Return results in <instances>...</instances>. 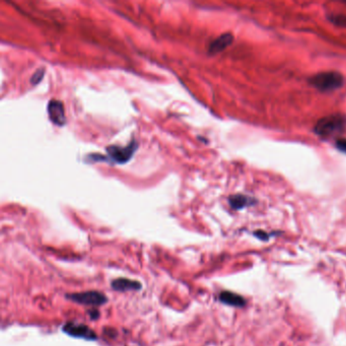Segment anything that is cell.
<instances>
[{
	"label": "cell",
	"mask_w": 346,
	"mask_h": 346,
	"mask_svg": "<svg viewBox=\"0 0 346 346\" xmlns=\"http://www.w3.org/2000/svg\"><path fill=\"white\" fill-rule=\"evenodd\" d=\"M346 128V115L331 114L319 119L315 125L314 132L318 136L328 137L342 132Z\"/></svg>",
	"instance_id": "cell-1"
},
{
	"label": "cell",
	"mask_w": 346,
	"mask_h": 346,
	"mask_svg": "<svg viewBox=\"0 0 346 346\" xmlns=\"http://www.w3.org/2000/svg\"><path fill=\"white\" fill-rule=\"evenodd\" d=\"M309 83L320 91L328 92L340 88L344 84V77L336 71H325L311 76Z\"/></svg>",
	"instance_id": "cell-2"
},
{
	"label": "cell",
	"mask_w": 346,
	"mask_h": 346,
	"mask_svg": "<svg viewBox=\"0 0 346 346\" xmlns=\"http://www.w3.org/2000/svg\"><path fill=\"white\" fill-rule=\"evenodd\" d=\"M66 299L80 305L99 307L108 303V298L101 292L98 291H87L81 293L66 294Z\"/></svg>",
	"instance_id": "cell-3"
},
{
	"label": "cell",
	"mask_w": 346,
	"mask_h": 346,
	"mask_svg": "<svg viewBox=\"0 0 346 346\" xmlns=\"http://www.w3.org/2000/svg\"><path fill=\"white\" fill-rule=\"evenodd\" d=\"M62 330L63 332H65L66 334L75 338H82L90 341H94L98 339V334L90 327L82 323L67 322L65 325H63Z\"/></svg>",
	"instance_id": "cell-4"
},
{
	"label": "cell",
	"mask_w": 346,
	"mask_h": 346,
	"mask_svg": "<svg viewBox=\"0 0 346 346\" xmlns=\"http://www.w3.org/2000/svg\"><path fill=\"white\" fill-rule=\"evenodd\" d=\"M137 148V143L135 140H132L126 147H120L117 145H111L107 147V152L111 160L117 164L127 163L133 155Z\"/></svg>",
	"instance_id": "cell-5"
},
{
	"label": "cell",
	"mask_w": 346,
	"mask_h": 346,
	"mask_svg": "<svg viewBox=\"0 0 346 346\" xmlns=\"http://www.w3.org/2000/svg\"><path fill=\"white\" fill-rule=\"evenodd\" d=\"M48 115L52 123L57 126H63L66 123L64 106L57 100H52L48 105Z\"/></svg>",
	"instance_id": "cell-6"
},
{
	"label": "cell",
	"mask_w": 346,
	"mask_h": 346,
	"mask_svg": "<svg viewBox=\"0 0 346 346\" xmlns=\"http://www.w3.org/2000/svg\"><path fill=\"white\" fill-rule=\"evenodd\" d=\"M111 288L117 292L140 291L142 285L139 281L128 278H117L111 282Z\"/></svg>",
	"instance_id": "cell-7"
},
{
	"label": "cell",
	"mask_w": 346,
	"mask_h": 346,
	"mask_svg": "<svg viewBox=\"0 0 346 346\" xmlns=\"http://www.w3.org/2000/svg\"><path fill=\"white\" fill-rule=\"evenodd\" d=\"M234 41V36L231 33H226L222 36H219L218 38H216L210 45L208 48V52L211 55L217 54L219 52H223L224 50H226L230 45H232Z\"/></svg>",
	"instance_id": "cell-8"
},
{
	"label": "cell",
	"mask_w": 346,
	"mask_h": 346,
	"mask_svg": "<svg viewBox=\"0 0 346 346\" xmlns=\"http://www.w3.org/2000/svg\"><path fill=\"white\" fill-rule=\"evenodd\" d=\"M219 301L226 304V305H229V306H233V307H244L246 305V300L240 296V295H237L235 293H232V292H222L219 294V297H218Z\"/></svg>",
	"instance_id": "cell-9"
},
{
	"label": "cell",
	"mask_w": 346,
	"mask_h": 346,
	"mask_svg": "<svg viewBox=\"0 0 346 346\" xmlns=\"http://www.w3.org/2000/svg\"><path fill=\"white\" fill-rule=\"evenodd\" d=\"M230 205L234 209H242L250 204V198L243 194H236L229 198Z\"/></svg>",
	"instance_id": "cell-10"
},
{
	"label": "cell",
	"mask_w": 346,
	"mask_h": 346,
	"mask_svg": "<svg viewBox=\"0 0 346 346\" xmlns=\"http://www.w3.org/2000/svg\"><path fill=\"white\" fill-rule=\"evenodd\" d=\"M328 19L335 25L341 26V27H346V15H340V14H335V15H330Z\"/></svg>",
	"instance_id": "cell-11"
},
{
	"label": "cell",
	"mask_w": 346,
	"mask_h": 346,
	"mask_svg": "<svg viewBox=\"0 0 346 346\" xmlns=\"http://www.w3.org/2000/svg\"><path fill=\"white\" fill-rule=\"evenodd\" d=\"M44 75H45V69L44 68H40V69H38L37 71H36V73L34 74V76L33 77H31V79H30V81H31V83H33V84H38L42 79H43V77H44Z\"/></svg>",
	"instance_id": "cell-12"
},
{
	"label": "cell",
	"mask_w": 346,
	"mask_h": 346,
	"mask_svg": "<svg viewBox=\"0 0 346 346\" xmlns=\"http://www.w3.org/2000/svg\"><path fill=\"white\" fill-rule=\"evenodd\" d=\"M335 145H336V147H337L340 151L346 153V139H338V140L336 141Z\"/></svg>",
	"instance_id": "cell-13"
},
{
	"label": "cell",
	"mask_w": 346,
	"mask_h": 346,
	"mask_svg": "<svg viewBox=\"0 0 346 346\" xmlns=\"http://www.w3.org/2000/svg\"><path fill=\"white\" fill-rule=\"evenodd\" d=\"M88 315H89V317L92 319V320H97L100 318V312L98 309H91L89 312H88Z\"/></svg>",
	"instance_id": "cell-14"
}]
</instances>
